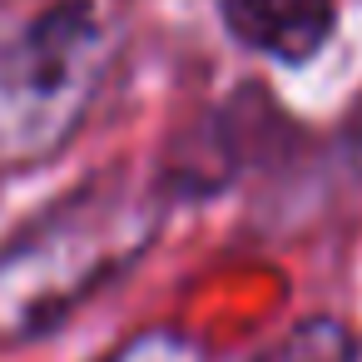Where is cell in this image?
Returning a JSON list of instances; mask_svg holds the SVG:
<instances>
[{
  "label": "cell",
  "instance_id": "1",
  "mask_svg": "<svg viewBox=\"0 0 362 362\" xmlns=\"http://www.w3.org/2000/svg\"><path fill=\"white\" fill-rule=\"evenodd\" d=\"M149 243V209L110 194L55 209L0 253V342L30 337L85 303Z\"/></svg>",
  "mask_w": 362,
  "mask_h": 362
},
{
  "label": "cell",
  "instance_id": "4",
  "mask_svg": "<svg viewBox=\"0 0 362 362\" xmlns=\"http://www.w3.org/2000/svg\"><path fill=\"white\" fill-rule=\"evenodd\" d=\"M110 362H204V352H199L189 337H174V332H144L139 342L119 347Z\"/></svg>",
  "mask_w": 362,
  "mask_h": 362
},
{
  "label": "cell",
  "instance_id": "2",
  "mask_svg": "<svg viewBox=\"0 0 362 362\" xmlns=\"http://www.w3.org/2000/svg\"><path fill=\"white\" fill-rule=\"evenodd\" d=\"M223 25L258 55L303 65L332 35V0H218Z\"/></svg>",
  "mask_w": 362,
  "mask_h": 362
},
{
  "label": "cell",
  "instance_id": "3",
  "mask_svg": "<svg viewBox=\"0 0 362 362\" xmlns=\"http://www.w3.org/2000/svg\"><path fill=\"white\" fill-rule=\"evenodd\" d=\"M95 40V16L85 0H65V6L45 11L25 40L11 55V80H21L25 90H55L75 75L80 50Z\"/></svg>",
  "mask_w": 362,
  "mask_h": 362
}]
</instances>
